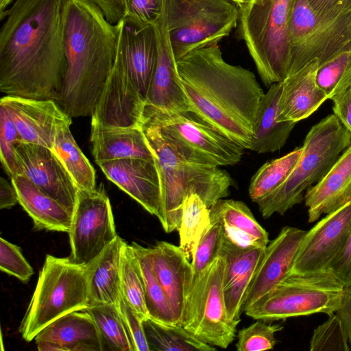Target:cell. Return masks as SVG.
Returning a JSON list of instances; mask_svg holds the SVG:
<instances>
[{"instance_id": "obj_1", "label": "cell", "mask_w": 351, "mask_h": 351, "mask_svg": "<svg viewBox=\"0 0 351 351\" xmlns=\"http://www.w3.org/2000/svg\"><path fill=\"white\" fill-rule=\"evenodd\" d=\"M66 0H16L0 31V90L57 101L66 60Z\"/></svg>"}, {"instance_id": "obj_2", "label": "cell", "mask_w": 351, "mask_h": 351, "mask_svg": "<svg viewBox=\"0 0 351 351\" xmlns=\"http://www.w3.org/2000/svg\"><path fill=\"white\" fill-rule=\"evenodd\" d=\"M176 61L191 112L248 149L265 94L255 75L226 62L217 44L193 50Z\"/></svg>"}, {"instance_id": "obj_3", "label": "cell", "mask_w": 351, "mask_h": 351, "mask_svg": "<svg viewBox=\"0 0 351 351\" xmlns=\"http://www.w3.org/2000/svg\"><path fill=\"white\" fill-rule=\"evenodd\" d=\"M66 66L56 101L70 117L92 116L112 69L118 26L92 0H66Z\"/></svg>"}, {"instance_id": "obj_4", "label": "cell", "mask_w": 351, "mask_h": 351, "mask_svg": "<svg viewBox=\"0 0 351 351\" xmlns=\"http://www.w3.org/2000/svg\"><path fill=\"white\" fill-rule=\"evenodd\" d=\"M139 125L154 152L162 178V217L160 222L165 232L178 230L182 203L187 195H198L208 208L229 195L233 180L228 171L183 158L143 114Z\"/></svg>"}, {"instance_id": "obj_5", "label": "cell", "mask_w": 351, "mask_h": 351, "mask_svg": "<svg viewBox=\"0 0 351 351\" xmlns=\"http://www.w3.org/2000/svg\"><path fill=\"white\" fill-rule=\"evenodd\" d=\"M351 145V133L338 117L330 114L306 134L301 156L288 178L274 192L257 203L263 218L283 215L304 199V192L318 182L343 152Z\"/></svg>"}, {"instance_id": "obj_6", "label": "cell", "mask_w": 351, "mask_h": 351, "mask_svg": "<svg viewBox=\"0 0 351 351\" xmlns=\"http://www.w3.org/2000/svg\"><path fill=\"white\" fill-rule=\"evenodd\" d=\"M88 266L69 257H45L19 332L27 342L59 317L89 306Z\"/></svg>"}, {"instance_id": "obj_7", "label": "cell", "mask_w": 351, "mask_h": 351, "mask_svg": "<svg viewBox=\"0 0 351 351\" xmlns=\"http://www.w3.org/2000/svg\"><path fill=\"white\" fill-rule=\"evenodd\" d=\"M293 2L252 0L240 8V37L267 87L287 76L290 62L288 25Z\"/></svg>"}, {"instance_id": "obj_8", "label": "cell", "mask_w": 351, "mask_h": 351, "mask_svg": "<svg viewBox=\"0 0 351 351\" xmlns=\"http://www.w3.org/2000/svg\"><path fill=\"white\" fill-rule=\"evenodd\" d=\"M288 30L287 76L313 60H317L319 66L351 51V6L337 12L319 14L306 0H293Z\"/></svg>"}, {"instance_id": "obj_9", "label": "cell", "mask_w": 351, "mask_h": 351, "mask_svg": "<svg viewBox=\"0 0 351 351\" xmlns=\"http://www.w3.org/2000/svg\"><path fill=\"white\" fill-rule=\"evenodd\" d=\"M143 114L186 160L205 166L234 165L245 148L222 134L192 112H177L145 104Z\"/></svg>"}, {"instance_id": "obj_10", "label": "cell", "mask_w": 351, "mask_h": 351, "mask_svg": "<svg viewBox=\"0 0 351 351\" xmlns=\"http://www.w3.org/2000/svg\"><path fill=\"white\" fill-rule=\"evenodd\" d=\"M344 286L328 269L311 274H289L244 311L255 319L276 321L336 312Z\"/></svg>"}, {"instance_id": "obj_11", "label": "cell", "mask_w": 351, "mask_h": 351, "mask_svg": "<svg viewBox=\"0 0 351 351\" xmlns=\"http://www.w3.org/2000/svg\"><path fill=\"white\" fill-rule=\"evenodd\" d=\"M164 3L176 60L217 44L239 20L240 7L233 0H164Z\"/></svg>"}, {"instance_id": "obj_12", "label": "cell", "mask_w": 351, "mask_h": 351, "mask_svg": "<svg viewBox=\"0 0 351 351\" xmlns=\"http://www.w3.org/2000/svg\"><path fill=\"white\" fill-rule=\"evenodd\" d=\"M68 233L69 258L83 265L91 262L117 237L110 199L104 189H78Z\"/></svg>"}, {"instance_id": "obj_13", "label": "cell", "mask_w": 351, "mask_h": 351, "mask_svg": "<svg viewBox=\"0 0 351 351\" xmlns=\"http://www.w3.org/2000/svg\"><path fill=\"white\" fill-rule=\"evenodd\" d=\"M351 232V202L327 214L306 233L289 274L328 270L343 251Z\"/></svg>"}, {"instance_id": "obj_14", "label": "cell", "mask_w": 351, "mask_h": 351, "mask_svg": "<svg viewBox=\"0 0 351 351\" xmlns=\"http://www.w3.org/2000/svg\"><path fill=\"white\" fill-rule=\"evenodd\" d=\"M15 153L17 175L25 176L73 213L78 188L53 149L18 141Z\"/></svg>"}, {"instance_id": "obj_15", "label": "cell", "mask_w": 351, "mask_h": 351, "mask_svg": "<svg viewBox=\"0 0 351 351\" xmlns=\"http://www.w3.org/2000/svg\"><path fill=\"white\" fill-rule=\"evenodd\" d=\"M115 59L118 60L145 101L158 57L154 25L125 17L119 21Z\"/></svg>"}, {"instance_id": "obj_16", "label": "cell", "mask_w": 351, "mask_h": 351, "mask_svg": "<svg viewBox=\"0 0 351 351\" xmlns=\"http://www.w3.org/2000/svg\"><path fill=\"white\" fill-rule=\"evenodd\" d=\"M0 105L14 121L19 142L53 149L58 130L72 122V118L53 99L5 95L1 97Z\"/></svg>"}, {"instance_id": "obj_17", "label": "cell", "mask_w": 351, "mask_h": 351, "mask_svg": "<svg viewBox=\"0 0 351 351\" xmlns=\"http://www.w3.org/2000/svg\"><path fill=\"white\" fill-rule=\"evenodd\" d=\"M98 165L109 180L161 221L162 183L155 156L119 159Z\"/></svg>"}, {"instance_id": "obj_18", "label": "cell", "mask_w": 351, "mask_h": 351, "mask_svg": "<svg viewBox=\"0 0 351 351\" xmlns=\"http://www.w3.org/2000/svg\"><path fill=\"white\" fill-rule=\"evenodd\" d=\"M226 260L217 256L210 266L199 309L189 331L202 341L227 348L234 340L237 324L228 315L223 296Z\"/></svg>"}, {"instance_id": "obj_19", "label": "cell", "mask_w": 351, "mask_h": 351, "mask_svg": "<svg viewBox=\"0 0 351 351\" xmlns=\"http://www.w3.org/2000/svg\"><path fill=\"white\" fill-rule=\"evenodd\" d=\"M145 101L121 64L114 60L101 97L91 116V125L139 126Z\"/></svg>"}, {"instance_id": "obj_20", "label": "cell", "mask_w": 351, "mask_h": 351, "mask_svg": "<svg viewBox=\"0 0 351 351\" xmlns=\"http://www.w3.org/2000/svg\"><path fill=\"white\" fill-rule=\"evenodd\" d=\"M306 233L300 228L284 226L268 243L246 293L243 313L289 275Z\"/></svg>"}, {"instance_id": "obj_21", "label": "cell", "mask_w": 351, "mask_h": 351, "mask_svg": "<svg viewBox=\"0 0 351 351\" xmlns=\"http://www.w3.org/2000/svg\"><path fill=\"white\" fill-rule=\"evenodd\" d=\"M154 25L158 43V57L145 104L171 112H191L171 45L165 3L162 13Z\"/></svg>"}, {"instance_id": "obj_22", "label": "cell", "mask_w": 351, "mask_h": 351, "mask_svg": "<svg viewBox=\"0 0 351 351\" xmlns=\"http://www.w3.org/2000/svg\"><path fill=\"white\" fill-rule=\"evenodd\" d=\"M154 274L170 303L176 319L180 324L191 279V262L180 246L166 241L146 247Z\"/></svg>"}, {"instance_id": "obj_23", "label": "cell", "mask_w": 351, "mask_h": 351, "mask_svg": "<svg viewBox=\"0 0 351 351\" xmlns=\"http://www.w3.org/2000/svg\"><path fill=\"white\" fill-rule=\"evenodd\" d=\"M266 246L241 248L222 241L219 255L226 260L223 296L229 319L241 321L243 301Z\"/></svg>"}, {"instance_id": "obj_24", "label": "cell", "mask_w": 351, "mask_h": 351, "mask_svg": "<svg viewBox=\"0 0 351 351\" xmlns=\"http://www.w3.org/2000/svg\"><path fill=\"white\" fill-rule=\"evenodd\" d=\"M318 66L317 60H313L282 82L278 102L279 121L297 123L308 117L328 99L316 81Z\"/></svg>"}, {"instance_id": "obj_25", "label": "cell", "mask_w": 351, "mask_h": 351, "mask_svg": "<svg viewBox=\"0 0 351 351\" xmlns=\"http://www.w3.org/2000/svg\"><path fill=\"white\" fill-rule=\"evenodd\" d=\"M308 221L314 222L351 202V145L304 195Z\"/></svg>"}, {"instance_id": "obj_26", "label": "cell", "mask_w": 351, "mask_h": 351, "mask_svg": "<svg viewBox=\"0 0 351 351\" xmlns=\"http://www.w3.org/2000/svg\"><path fill=\"white\" fill-rule=\"evenodd\" d=\"M210 215V225L195 248L191 261V279L184 315L180 323L189 331L197 315L211 265L219 256L223 225L219 217Z\"/></svg>"}, {"instance_id": "obj_27", "label": "cell", "mask_w": 351, "mask_h": 351, "mask_svg": "<svg viewBox=\"0 0 351 351\" xmlns=\"http://www.w3.org/2000/svg\"><path fill=\"white\" fill-rule=\"evenodd\" d=\"M125 242L119 235L87 266L89 306L107 304L119 309L121 291V252Z\"/></svg>"}, {"instance_id": "obj_28", "label": "cell", "mask_w": 351, "mask_h": 351, "mask_svg": "<svg viewBox=\"0 0 351 351\" xmlns=\"http://www.w3.org/2000/svg\"><path fill=\"white\" fill-rule=\"evenodd\" d=\"M34 340L54 342L63 351H104L97 327L85 310L73 311L59 317L43 328Z\"/></svg>"}, {"instance_id": "obj_29", "label": "cell", "mask_w": 351, "mask_h": 351, "mask_svg": "<svg viewBox=\"0 0 351 351\" xmlns=\"http://www.w3.org/2000/svg\"><path fill=\"white\" fill-rule=\"evenodd\" d=\"M90 139L97 165L119 159L155 156L140 125L120 128L91 125Z\"/></svg>"}, {"instance_id": "obj_30", "label": "cell", "mask_w": 351, "mask_h": 351, "mask_svg": "<svg viewBox=\"0 0 351 351\" xmlns=\"http://www.w3.org/2000/svg\"><path fill=\"white\" fill-rule=\"evenodd\" d=\"M209 208L222 222L223 242L241 248L268 245V232L243 202L222 198Z\"/></svg>"}, {"instance_id": "obj_31", "label": "cell", "mask_w": 351, "mask_h": 351, "mask_svg": "<svg viewBox=\"0 0 351 351\" xmlns=\"http://www.w3.org/2000/svg\"><path fill=\"white\" fill-rule=\"evenodd\" d=\"M19 203L32 219L38 230L69 232L73 213L42 191L28 178L17 175L11 178Z\"/></svg>"}, {"instance_id": "obj_32", "label": "cell", "mask_w": 351, "mask_h": 351, "mask_svg": "<svg viewBox=\"0 0 351 351\" xmlns=\"http://www.w3.org/2000/svg\"><path fill=\"white\" fill-rule=\"evenodd\" d=\"M282 82L273 84L261 104L247 149L258 154L274 152L285 145L296 123L278 120Z\"/></svg>"}, {"instance_id": "obj_33", "label": "cell", "mask_w": 351, "mask_h": 351, "mask_svg": "<svg viewBox=\"0 0 351 351\" xmlns=\"http://www.w3.org/2000/svg\"><path fill=\"white\" fill-rule=\"evenodd\" d=\"M143 325L149 351L216 350L180 324H165L147 318L143 320Z\"/></svg>"}, {"instance_id": "obj_34", "label": "cell", "mask_w": 351, "mask_h": 351, "mask_svg": "<svg viewBox=\"0 0 351 351\" xmlns=\"http://www.w3.org/2000/svg\"><path fill=\"white\" fill-rule=\"evenodd\" d=\"M71 123H67L58 130L53 151L78 189L92 191L95 189V171L75 142L70 130Z\"/></svg>"}, {"instance_id": "obj_35", "label": "cell", "mask_w": 351, "mask_h": 351, "mask_svg": "<svg viewBox=\"0 0 351 351\" xmlns=\"http://www.w3.org/2000/svg\"><path fill=\"white\" fill-rule=\"evenodd\" d=\"M93 319L104 350L135 351L134 343L120 310L114 305H90L84 309Z\"/></svg>"}, {"instance_id": "obj_36", "label": "cell", "mask_w": 351, "mask_h": 351, "mask_svg": "<svg viewBox=\"0 0 351 351\" xmlns=\"http://www.w3.org/2000/svg\"><path fill=\"white\" fill-rule=\"evenodd\" d=\"M131 246L143 278L145 300L149 317L165 324H178L166 294L153 271L146 247L134 242Z\"/></svg>"}, {"instance_id": "obj_37", "label": "cell", "mask_w": 351, "mask_h": 351, "mask_svg": "<svg viewBox=\"0 0 351 351\" xmlns=\"http://www.w3.org/2000/svg\"><path fill=\"white\" fill-rule=\"evenodd\" d=\"M210 225V208L197 194L187 195L182 203L178 232L180 247L191 262L199 241Z\"/></svg>"}, {"instance_id": "obj_38", "label": "cell", "mask_w": 351, "mask_h": 351, "mask_svg": "<svg viewBox=\"0 0 351 351\" xmlns=\"http://www.w3.org/2000/svg\"><path fill=\"white\" fill-rule=\"evenodd\" d=\"M302 147L263 165L252 176L248 189L251 200L258 203L279 187L297 165Z\"/></svg>"}, {"instance_id": "obj_39", "label": "cell", "mask_w": 351, "mask_h": 351, "mask_svg": "<svg viewBox=\"0 0 351 351\" xmlns=\"http://www.w3.org/2000/svg\"><path fill=\"white\" fill-rule=\"evenodd\" d=\"M121 291L125 300L143 319L149 317L145 300L143 280L131 245L124 244L121 252Z\"/></svg>"}, {"instance_id": "obj_40", "label": "cell", "mask_w": 351, "mask_h": 351, "mask_svg": "<svg viewBox=\"0 0 351 351\" xmlns=\"http://www.w3.org/2000/svg\"><path fill=\"white\" fill-rule=\"evenodd\" d=\"M316 81L328 99L351 86V51L343 52L318 66Z\"/></svg>"}, {"instance_id": "obj_41", "label": "cell", "mask_w": 351, "mask_h": 351, "mask_svg": "<svg viewBox=\"0 0 351 351\" xmlns=\"http://www.w3.org/2000/svg\"><path fill=\"white\" fill-rule=\"evenodd\" d=\"M311 351L351 350L344 326L336 313L328 315L324 323L316 327L312 334Z\"/></svg>"}, {"instance_id": "obj_42", "label": "cell", "mask_w": 351, "mask_h": 351, "mask_svg": "<svg viewBox=\"0 0 351 351\" xmlns=\"http://www.w3.org/2000/svg\"><path fill=\"white\" fill-rule=\"evenodd\" d=\"M282 328L280 324H267L265 320L256 319L239 331L236 348L238 351L272 350L276 343L275 334Z\"/></svg>"}, {"instance_id": "obj_43", "label": "cell", "mask_w": 351, "mask_h": 351, "mask_svg": "<svg viewBox=\"0 0 351 351\" xmlns=\"http://www.w3.org/2000/svg\"><path fill=\"white\" fill-rule=\"evenodd\" d=\"M19 141L16 127L5 108L0 105V152L1 165L11 178L17 175L15 146Z\"/></svg>"}, {"instance_id": "obj_44", "label": "cell", "mask_w": 351, "mask_h": 351, "mask_svg": "<svg viewBox=\"0 0 351 351\" xmlns=\"http://www.w3.org/2000/svg\"><path fill=\"white\" fill-rule=\"evenodd\" d=\"M0 269L26 282L34 269L23 256L20 247L3 238L0 239Z\"/></svg>"}, {"instance_id": "obj_45", "label": "cell", "mask_w": 351, "mask_h": 351, "mask_svg": "<svg viewBox=\"0 0 351 351\" xmlns=\"http://www.w3.org/2000/svg\"><path fill=\"white\" fill-rule=\"evenodd\" d=\"M164 0H123L122 16L154 25L160 17Z\"/></svg>"}, {"instance_id": "obj_46", "label": "cell", "mask_w": 351, "mask_h": 351, "mask_svg": "<svg viewBox=\"0 0 351 351\" xmlns=\"http://www.w3.org/2000/svg\"><path fill=\"white\" fill-rule=\"evenodd\" d=\"M119 310L134 341L135 351H149L144 332L143 319L123 295L119 304Z\"/></svg>"}, {"instance_id": "obj_47", "label": "cell", "mask_w": 351, "mask_h": 351, "mask_svg": "<svg viewBox=\"0 0 351 351\" xmlns=\"http://www.w3.org/2000/svg\"><path fill=\"white\" fill-rule=\"evenodd\" d=\"M328 269L344 287L351 285V232L343 251Z\"/></svg>"}, {"instance_id": "obj_48", "label": "cell", "mask_w": 351, "mask_h": 351, "mask_svg": "<svg viewBox=\"0 0 351 351\" xmlns=\"http://www.w3.org/2000/svg\"><path fill=\"white\" fill-rule=\"evenodd\" d=\"M333 114L351 133V86L334 97Z\"/></svg>"}, {"instance_id": "obj_49", "label": "cell", "mask_w": 351, "mask_h": 351, "mask_svg": "<svg viewBox=\"0 0 351 351\" xmlns=\"http://www.w3.org/2000/svg\"><path fill=\"white\" fill-rule=\"evenodd\" d=\"M335 313L344 326L351 349V285L344 287L340 304Z\"/></svg>"}, {"instance_id": "obj_50", "label": "cell", "mask_w": 351, "mask_h": 351, "mask_svg": "<svg viewBox=\"0 0 351 351\" xmlns=\"http://www.w3.org/2000/svg\"><path fill=\"white\" fill-rule=\"evenodd\" d=\"M103 12L106 20L112 25H116L123 19V0H92Z\"/></svg>"}, {"instance_id": "obj_51", "label": "cell", "mask_w": 351, "mask_h": 351, "mask_svg": "<svg viewBox=\"0 0 351 351\" xmlns=\"http://www.w3.org/2000/svg\"><path fill=\"white\" fill-rule=\"evenodd\" d=\"M313 10L319 14L339 12L351 6V0H306Z\"/></svg>"}, {"instance_id": "obj_52", "label": "cell", "mask_w": 351, "mask_h": 351, "mask_svg": "<svg viewBox=\"0 0 351 351\" xmlns=\"http://www.w3.org/2000/svg\"><path fill=\"white\" fill-rule=\"evenodd\" d=\"M19 203L16 191L13 184L3 178H0V208H11Z\"/></svg>"}, {"instance_id": "obj_53", "label": "cell", "mask_w": 351, "mask_h": 351, "mask_svg": "<svg viewBox=\"0 0 351 351\" xmlns=\"http://www.w3.org/2000/svg\"><path fill=\"white\" fill-rule=\"evenodd\" d=\"M12 1V0H0V19L2 20L6 16V7Z\"/></svg>"}, {"instance_id": "obj_54", "label": "cell", "mask_w": 351, "mask_h": 351, "mask_svg": "<svg viewBox=\"0 0 351 351\" xmlns=\"http://www.w3.org/2000/svg\"><path fill=\"white\" fill-rule=\"evenodd\" d=\"M234 2H236L240 8L243 7V5H245L246 4L249 3L252 0H233Z\"/></svg>"}]
</instances>
